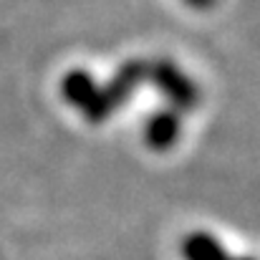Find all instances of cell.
Segmentation results:
<instances>
[{
	"mask_svg": "<svg viewBox=\"0 0 260 260\" xmlns=\"http://www.w3.org/2000/svg\"><path fill=\"white\" fill-rule=\"evenodd\" d=\"M179 132H182V119H179V114L172 111V109H162V111H154V114L149 116V121H147V126H144V142H147L152 149L165 152V149H170L174 142H177Z\"/></svg>",
	"mask_w": 260,
	"mask_h": 260,
	"instance_id": "3957f363",
	"label": "cell"
},
{
	"mask_svg": "<svg viewBox=\"0 0 260 260\" xmlns=\"http://www.w3.org/2000/svg\"><path fill=\"white\" fill-rule=\"evenodd\" d=\"M182 258L184 260H230L225 245L207 230H192L182 240Z\"/></svg>",
	"mask_w": 260,
	"mask_h": 260,
	"instance_id": "277c9868",
	"label": "cell"
},
{
	"mask_svg": "<svg viewBox=\"0 0 260 260\" xmlns=\"http://www.w3.org/2000/svg\"><path fill=\"white\" fill-rule=\"evenodd\" d=\"M147 79L159 88L167 96V101L172 104L174 109H179V111L192 109L200 101V91L192 84V79L182 69H177L172 61L149 63V76Z\"/></svg>",
	"mask_w": 260,
	"mask_h": 260,
	"instance_id": "7a4b0ae2",
	"label": "cell"
},
{
	"mask_svg": "<svg viewBox=\"0 0 260 260\" xmlns=\"http://www.w3.org/2000/svg\"><path fill=\"white\" fill-rule=\"evenodd\" d=\"M184 3H189L192 8H210V5H215V0H184Z\"/></svg>",
	"mask_w": 260,
	"mask_h": 260,
	"instance_id": "8992f818",
	"label": "cell"
},
{
	"mask_svg": "<svg viewBox=\"0 0 260 260\" xmlns=\"http://www.w3.org/2000/svg\"><path fill=\"white\" fill-rule=\"evenodd\" d=\"M230 260H253V258H248V255H243V258H230Z\"/></svg>",
	"mask_w": 260,
	"mask_h": 260,
	"instance_id": "52a82bcc",
	"label": "cell"
},
{
	"mask_svg": "<svg viewBox=\"0 0 260 260\" xmlns=\"http://www.w3.org/2000/svg\"><path fill=\"white\" fill-rule=\"evenodd\" d=\"M147 76H149V63H147V61H126V63L114 74V79H111L106 86L96 88L91 104L84 109L86 119L91 124L106 121V119L132 96L134 88L147 81Z\"/></svg>",
	"mask_w": 260,
	"mask_h": 260,
	"instance_id": "6da1fadb",
	"label": "cell"
},
{
	"mask_svg": "<svg viewBox=\"0 0 260 260\" xmlns=\"http://www.w3.org/2000/svg\"><path fill=\"white\" fill-rule=\"evenodd\" d=\"M96 88L99 86H96L93 76L88 71H84V69H71L63 76V81H61V93H63L66 104H71L74 109H81V111L91 104Z\"/></svg>",
	"mask_w": 260,
	"mask_h": 260,
	"instance_id": "5b68a950",
	"label": "cell"
}]
</instances>
